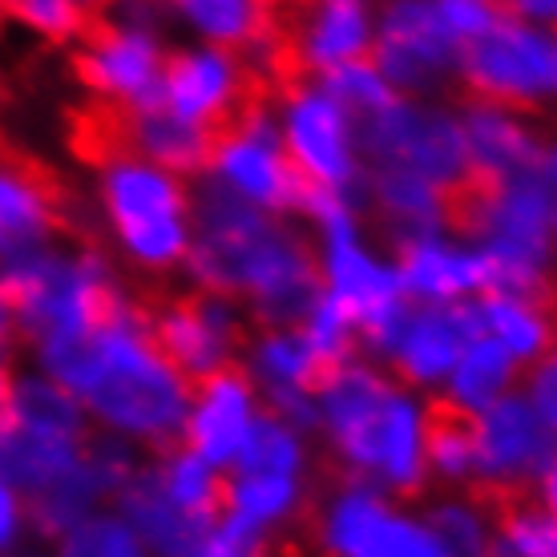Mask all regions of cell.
I'll return each mask as SVG.
<instances>
[{
  "instance_id": "obj_1",
  "label": "cell",
  "mask_w": 557,
  "mask_h": 557,
  "mask_svg": "<svg viewBox=\"0 0 557 557\" xmlns=\"http://www.w3.org/2000/svg\"><path fill=\"white\" fill-rule=\"evenodd\" d=\"M37 372L57 380L82 405L85 420L146 453L182 441L190 380L162 356L150 335V304L129 295L94 332L37 344Z\"/></svg>"
},
{
  "instance_id": "obj_2",
  "label": "cell",
  "mask_w": 557,
  "mask_h": 557,
  "mask_svg": "<svg viewBox=\"0 0 557 557\" xmlns=\"http://www.w3.org/2000/svg\"><path fill=\"white\" fill-rule=\"evenodd\" d=\"M190 223L195 231L182 271L202 292L243 304L255 323L295 327L323 295L315 247L287 219L202 182L198 195H190Z\"/></svg>"
},
{
  "instance_id": "obj_3",
  "label": "cell",
  "mask_w": 557,
  "mask_h": 557,
  "mask_svg": "<svg viewBox=\"0 0 557 557\" xmlns=\"http://www.w3.org/2000/svg\"><path fill=\"white\" fill-rule=\"evenodd\" d=\"M424 396L368 360H344L315 384V432L348 481L372 485L396 502L429 485L424 465Z\"/></svg>"
},
{
  "instance_id": "obj_4",
  "label": "cell",
  "mask_w": 557,
  "mask_h": 557,
  "mask_svg": "<svg viewBox=\"0 0 557 557\" xmlns=\"http://www.w3.org/2000/svg\"><path fill=\"white\" fill-rule=\"evenodd\" d=\"M557 158L545 153L502 182H465L448 195V235L485 255L488 292L549 299L557 231Z\"/></svg>"
},
{
  "instance_id": "obj_5",
  "label": "cell",
  "mask_w": 557,
  "mask_h": 557,
  "mask_svg": "<svg viewBox=\"0 0 557 557\" xmlns=\"http://www.w3.org/2000/svg\"><path fill=\"white\" fill-rule=\"evenodd\" d=\"M0 287L13 304L16 335H25L33 348L94 332L129 299L98 243H45L9 255L0 259Z\"/></svg>"
},
{
  "instance_id": "obj_6",
  "label": "cell",
  "mask_w": 557,
  "mask_h": 557,
  "mask_svg": "<svg viewBox=\"0 0 557 557\" xmlns=\"http://www.w3.org/2000/svg\"><path fill=\"white\" fill-rule=\"evenodd\" d=\"M98 231L126 267L141 275H174L190 255V186L129 150L106 153L98 166Z\"/></svg>"
},
{
  "instance_id": "obj_7",
  "label": "cell",
  "mask_w": 557,
  "mask_h": 557,
  "mask_svg": "<svg viewBox=\"0 0 557 557\" xmlns=\"http://www.w3.org/2000/svg\"><path fill=\"white\" fill-rule=\"evenodd\" d=\"M311 497V448L307 436L263 412L251 441L223 476V513L259 530L271 542L295 525Z\"/></svg>"
},
{
  "instance_id": "obj_8",
  "label": "cell",
  "mask_w": 557,
  "mask_h": 557,
  "mask_svg": "<svg viewBox=\"0 0 557 557\" xmlns=\"http://www.w3.org/2000/svg\"><path fill=\"white\" fill-rule=\"evenodd\" d=\"M473 424V493L502 505L513 497H542L554 505L557 448L554 424L530 408L521 392H509L485 412L469 417Z\"/></svg>"
},
{
  "instance_id": "obj_9",
  "label": "cell",
  "mask_w": 557,
  "mask_h": 557,
  "mask_svg": "<svg viewBox=\"0 0 557 557\" xmlns=\"http://www.w3.org/2000/svg\"><path fill=\"white\" fill-rule=\"evenodd\" d=\"M278 146L287 162L307 186L348 195L360 202V141H356V117L311 77H295L271 94Z\"/></svg>"
},
{
  "instance_id": "obj_10",
  "label": "cell",
  "mask_w": 557,
  "mask_h": 557,
  "mask_svg": "<svg viewBox=\"0 0 557 557\" xmlns=\"http://www.w3.org/2000/svg\"><path fill=\"white\" fill-rule=\"evenodd\" d=\"M320 557H448L429 517L360 481H339L311 513Z\"/></svg>"
},
{
  "instance_id": "obj_11",
  "label": "cell",
  "mask_w": 557,
  "mask_h": 557,
  "mask_svg": "<svg viewBox=\"0 0 557 557\" xmlns=\"http://www.w3.org/2000/svg\"><path fill=\"white\" fill-rule=\"evenodd\" d=\"M356 141L363 166L408 170L448 195L469 182L457 110L429 98H392L388 106L356 117Z\"/></svg>"
},
{
  "instance_id": "obj_12",
  "label": "cell",
  "mask_w": 557,
  "mask_h": 557,
  "mask_svg": "<svg viewBox=\"0 0 557 557\" xmlns=\"http://www.w3.org/2000/svg\"><path fill=\"white\" fill-rule=\"evenodd\" d=\"M457 82L476 101H497L521 113L545 110L557 89L554 33L505 13L485 37L460 49Z\"/></svg>"
},
{
  "instance_id": "obj_13",
  "label": "cell",
  "mask_w": 557,
  "mask_h": 557,
  "mask_svg": "<svg viewBox=\"0 0 557 557\" xmlns=\"http://www.w3.org/2000/svg\"><path fill=\"white\" fill-rule=\"evenodd\" d=\"M202 174L219 190L235 195L238 202L263 210V214H278V219L299 210L307 186L278 146L275 110H271L267 94L255 98L231 126H223L210 138V158Z\"/></svg>"
},
{
  "instance_id": "obj_14",
  "label": "cell",
  "mask_w": 557,
  "mask_h": 557,
  "mask_svg": "<svg viewBox=\"0 0 557 557\" xmlns=\"http://www.w3.org/2000/svg\"><path fill=\"white\" fill-rule=\"evenodd\" d=\"M166 45L158 25L126 21L117 13L98 16L73 45V77L82 82L89 101L122 113H138L158 106Z\"/></svg>"
},
{
  "instance_id": "obj_15",
  "label": "cell",
  "mask_w": 557,
  "mask_h": 557,
  "mask_svg": "<svg viewBox=\"0 0 557 557\" xmlns=\"http://www.w3.org/2000/svg\"><path fill=\"white\" fill-rule=\"evenodd\" d=\"M368 57L396 98H432L457 82L460 45L432 0H384Z\"/></svg>"
},
{
  "instance_id": "obj_16",
  "label": "cell",
  "mask_w": 557,
  "mask_h": 557,
  "mask_svg": "<svg viewBox=\"0 0 557 557\" xmlns=\"http://www.w3.org/2000/svg\"><path fill=\"white\" fill-rule=\"evenodd\" d=\"M247 332L251 327H247L243 304L202 292V287L166 295L162 304L150 307L153 344L190 384L214 376L223 368H235Z\"/></svg>"
},
{
  "instance_id": "obj_17",
  "label": "cell",
  "mask_w": 557,
  "mask_h": 557,
  "mask_svg": "<svg viewBox=\"0 0 557 557\" xmlns=\"http://www.w3.org/2000/svg\"><path fill=\"white\" fill-rule=\"evenodd\" d=\"M255 98H263V89L255 82V73L247 70V61L231 53V49L186 45L178 53H166L158 106L174 113L178 122H186V126L214 138Z\"/></svg>"
},
{
  "instance_id": "obj_18",
  "label": "cell",
  "mask_w": 557,
  "mask_h": 557,
  "mask_svg": "<svg viewBox=\"0 0 557 557\" xmlns=\"http://www.w3.org/2000/svg\"><path fill=\"white\" fill-rule=\"evenodd\" d=\"M77 195L53 166L0 138V259L73 235Z\"/></svg>"
},
{
  "instance_id": "obj_19",
  "label": "cell",
  "mask_w": 557,
  "mask_h": 557,
  "mask_svg": "<svg viewBox=\"0 0 557 557\" xmlns=\"http://www.w3.org/2000/svg\"><path fill=\"white\" fill-rule=\"evenodd\" d=\"M315 267H320L323 295H332L335 304L348 307L356 323L376 320V315H384L392 307L408 304L405 292H400L396 263L380 247H372V238L363 235L360 210L320 226Z\"/></svg>"
},
{
  "instance_id": "obj_20",
  "label": "cell",
  "mask_w": 557,
  "mask_h": 557,
  "mask_svg": "<svg viewBox=\"0 0 557 557\" xmlns=\"http://www.w3.org/2000/svg\"><path fill=\"white\" fill-rule=\"evenodd\" d=\"M278 33L295 77H323L372 53V0H295L278 9Z\"/></svg>"
},
{
  "instance_id": "obj_21",
  "label": "cell",
  "mask_w": 557,
  "mask_h": 557,
  "mask_svg": "<svg viewBox=\"0 0 557 557\" xmlns=\"http://www.w3.org/2000/svg\"><path fill=\"white\" fill-rule=\"evenodd\" d=\"M243 372L263 396V412L278 417L307 436L315 432V384L323 376V363L307 348L299 327L278 323H255V332L243 339Z\"/></svg>"
},
{
  "instance_id": "obj_22",
  "label": "cell",
  "mask_w": 557,
  "mask_h": 557,
  "mask_svg": "<svg viewBox=\"0 0 557 557\" xmlns=\"http://www.w3.org/2000/svg\"><path fill=\"white\" fill-rule=\"evenodd\" d=\"M259 417H263V396L235 363V368H223V372L190 384V408H186L178 445H186L219 473H226L243 445L251 441Z\"/></svg>"
},
{
  "instance_id": "obj_23",
  "label": "cell",
  "mask_w": 557,
  "mask_h": 557,
  "mask_svg": "<svg viewBox=\"0 0 557 557\" xmlns=\"http://www.w3.org/2000/svg\"><path fill=\"white\" fill-rule=\"evenodd\" d=\"M476 335H481V323H476L473 299L412 304L384 368L412 392H436Z\"/></svg>"
},
{
  "instance_id": "obj_24",
  "label": "cell",
  "mask_w": 557,
  "mask_h": 557,
  "mask_svg": "<svg viewBox=\"0 0 557 557\" xmlns=\"http://www.w3.org/2000/svg\"><path fill=\"white\" fill-rule=\"evenodd\" d=\"M457 117L473 182H502L509 174L530 170L533 162H542L545 153H554L549 138L533 126V113L469 98L457 110Z\"/></svg>"
},
{
  "instance_id": "obj_25",
  "label": "cell",
  "mask_w": 557,
  "mask_h": 557,
  "mask_svg": "<svg viewBox=\"0 0 557 557\" xmlns=\"http://www.w3.org/2000/svg\"><path fill=\"white\" fill-rule=\"evenodd\" d=\"M396 275L408 304H460L488 292L485 255L469 238L441 235L408 238L396 247Z\"/></svg>"
},
{
  "instance_id": "obj_26",
  "label": "cell",
  "mask_w": 557,
  "mask_h": 557,
  "mask_svg": "<svg viewBox=\"0 0 557 557\" xmlns=\"http://www.w3.org/2000/svg\"><path fill=\"white\" fill-rule=\"evenodd\" d=\"M110 509L122 513V521L138 533V542L146 545L150 557H202L207 533L214 525L207 517L186 513V509L170 502L166 493L158 488V481H153L150 465H138V473L117 488Z\"/></svg>"
},
{
  "instance_id": "obj_27",
  "label": "cell",
  "mask_w": 557,
  "mask_h": 557,
  "mask_svg": "<svg viewBox=\"0 0 557 557\" xmlns=\"http://www.w3.org/2000/svg\"><path fill=\"white\" fill-rule=\"evenodd\" d=\"M360 195L368 198L384 235L400 247L408 238L441 235L448 231V190L432 186L420 174L392 166H363Z\"/></svg>"
},
{
  "instance_id": "obj_28",
  "label": "cell",
  "mask_w": 557,
  "mask_h": 557,
  "mask_svg": "<svg viewBox=\"0 0 557 557\" xmlns=\"http://www.w3.org/2000/svg\"><path fill=\"white\" fill-rule=\"evenodd\" d=\"M85 441L89 436L37 429V424L9 417L0 424V481L16 488L25 502H33L37 493H45L82 460Z\"/></svg>"
},
{
  "instance_id": "obj_29",
  "label": "cell",
  "mask_w": 557,
  "mask_h": 557,
  "mask_svg": "<svg viewBox=\"0 0 557 557\" xmlns=\"http://www.w3.org/2000/svg\"><path fill=\"white\" fill-rule=\"evenodd\" d=\"M162 16L186 28L198 45L247 57L278 33V9L259 0H162Z\"/></svg>"
},
{
  "instance_id": "obj_30",
  "label": "cell",
  "mask_w": 557,
  "mask_h": 557,
  "mask_svg": "<svg viewBox=\"0 0 557 557\" xmlns=\"http://www.w3.org/2000/svg\"><path fill=\"white\" fill-rule=\"evenodd\" d=\"M476 323L497 348H505L521 368L549 360L554 348V311L549 299L517 292H481L476 295Z\"/></svg>"
},
{
  "instance_id": "obj_31",
  "label": "cell",
  "mask_w": 557,
  "mask_h": 557,
  "mask_svg": "<svg viewBox=\"0 0 557 557\" xmlns=\"http://www.w3.org/2000/svg\"><path fill=\"white\" fill-rule=\"evenodd\" d=\"M122 146L129 153H138L153 166H162L174 178H190L202 174L210 158V134L178 122L174 113H166L162 106L138 113H122Z\"/></svg>"
},
{
  "instance_id": "obj_32",
  "label": "cell",
  "mask_w": 557,
  "mask_h": 557,
  "mask_svg": "<svg viewBox=\"0 0 557 557\" xmlns=\"http://www.w3.org/2000/svg\"><path fill=\"white\" fill-rule=\"evenodd\" d=\"M517 380H521V363L505 348H497L488 335H476L441 384L445 388L441 408L457 412V417H476L488 405H497L502 396L517 392Z\"/></svg>"
},
{
  "instance_id": "obj_33",
  "label": "cell",
  "mask_w": 557,
  "mask_h": 557,
  "mask_svg": "<svg viewBox=\"0 0 557 557\" xmlns=\"http://www.w3.org/2000/svg\"><path fill=\"white\" fill-rule=\"evenodd\" d=\"M150 469H153L158 488H162L178 509H186V513H195V517H207V521H214V517L223 513V473H219L214 465H207L198 453H190L186 445H174V448H166V453H158V457L150 460Z\"/></svg>"
},
{
  "instance_id": "obj_34",
  "label": "cell",
  "mask_w": 557,
  "mask_h": 557,
  "mask_svg": "<svg viewBox=\"0 0 557 557\" xmlns=\"http://www.w3.org/2000/svg\"><path fill=\"white\" fill-rule=\"evenodd\" d=\"M493 557H557V517L542 497L493 505Z\"/></svg>"
},
{
  "instance_id": "obj_35",
  "label": "cell",
  "mask_w": 557,
  "mask_h": 557,
  "mask_svg": "<svg viewBox=\"0 0 557 557\" xmlns=\"http://www.w3.org/2000/svg\"><path fill=\"white\" fill-rule=\"evenodd\" d=\"M424 517L448 557H493V502H485L481 493L469 488L441 497Z\"/></svg>"
},
{
  "instance_id": "obj_36",
  "label": "cell",
  "mask_w": 557,
  "mask_h": 557,
  "mask_svg": "<svg viewBox=\"0 0 557 557\" xmlns=\"http://www.w3.org/2000/svg\"><path fill=\"white\" fill-rule=\"evenodd\" d=\"M13 420H25V424H37V429H53V432H70V436H89V420H85L82 405L73 400V392H65L57 380H49L45 372H16L13 380V408H9Z\"/></svg>"
},
{
  "instance_id": "obj_37",
  "label": "cell",
  "mask_w": 557,
  "mask_h": 557,
  "mask_svg": "<svg viewBox=\"0 0 557 557\" xmlns=\"http://www.w3.org/2000/svg\"><path fill=\"white\" fill-rule=\"evenodd\" d=\"M424 465L429 481L436 476L448 488L473 485V424L448 408H432L424 429Z\"/></svg>"
},
{
  "instance_id": "obj_38",
  "label": "cell",
  "mask_w": 557,
  "mask_h": 557,
  "mask_svg": "<svg viewBox=\"0 0 557 557\" xmlns=\"http://www.w3.org/2000/svg\"><path fill=\"white\" fill-rule=\"evenodd\" d=\"M49 557H150L117 509H98L49 545Z\"/></svg>"
},
{
  "instance_id": "obj_39",
  "label": "cell",
  "mask_w": 557,
  "mask_h": 557,
  "mask_svg": "<svg viewBox=\"0 0 557 557\" xmlns=\"http://www.w3.org/2000/svg\"><path fill=\"white\" fill-rule=\"evenodd\" d=\"M0 16L45 45H77L94 25V13L77 0H0Z\"/></svg>"
},
{
  "instance_id": "obj_40",
  "label": "cell",
  "mask_w": 557,
  "mask_h": 557,
  "mask_svg": "<svg viewBox=\"0 0 557 557\" xmlns=\"http://www.w3.org/2000/svg\"><path fill=\"white\" fill-rule=\"evenodd\" d=\"M295 327L304 332L307 348L315 351V360L323 363V372L344 360H356V351H360V339H356V315H351L344 304H335L332 295H320V299L311 304V311H307Z\"/></svg>"
},
{
  "instance_id": "obj_41",
  "label": "cell",
  "mask_w": 557,
  "mask_h": 557,
  "mask_svg": "<svg viewBox=\"0 0 557 557\" xmlns=\"http://www.w3.org/2000/svg\"><path fill=\"white\" fill-rule=\"evenodd\" d=\"M315 82L332 94L351 117H363V113L380 110V106H388L396 94H392V85L384 82V73L372 65V57H363V61H348V65H339V70L323 73Z\"/></svg>"
},
{
  "instance_id": "obj_42",
  "label": "cell",
  "mask_w": 557,
  "mask_h": 557,
  "mask_svg": "<svg viewBox=\"0 0 557 557\" xmlns=\"http://www.w3.org/2000/svg\"><path fill=\"white\" fill-rule=\"evenodd\" d=\"M0 557H49V545L28 521V502L0 481Z\"/></svg>"
},
{
  "instance_id": "obj_43",
  "label": "cell",
  "mask_w": 557,
  "mask_h": 557,
  "mask_svg": "<svg viewBox=\"0 0 557 557\" xmlns=\"http://www.w3.org/2000/svg\"><path fill=\"white\" fill-rule=\"evenodd\" d=\"M432 9L445 21L448 33L457 37L460 49L469 41H476V37H485L488 28L505 16L502 0H432Z\"/></svg>"
},
{
  "instance_id": "obj_44",
  "label": "cell",
  "mask_w": 557,
  "mask_h": 557,
  "mask_svg": "<svg viewBox=\"0 0 557 557\" xmlns=\"http://www.w3.org/2000/svg\"><path fill=\"white\" fill-rule=\"evenodd\" d=\"M267 537L251 525H243L235 517L219 513L214 525L207 533V545H202V557H267Z\"/></svg>"
},
{
  "instance_id": "obj_45",
  "label": "cell",
  "mask_w": 557,
  "mask_h": 557,
  "mask_svg": "<svg viewBox=\"0 0 557 557\" xmlns=\"http://www.w3.org/2000/svg\"><path fill=\"white\" fill-rule=\"evenodd\" d=\"M530 408L537 412L542 420L557 424V376H554V360H542L530 368V376H525V392H521Z\"/></svg>"
},
{
  "instance_id": "obj_46",
  "label": "cell",
  "mask_w": 557,
  "mask_h": 557,
  "mask_svg": "<svg viewBox=\"0 0 557 557\" xmlns=\"http://www.w3.org/2000/svg\"><path fill=\"white\" fill-rule=\"evenodd\" d=\"M557 13V0H509V16L525 21V25L549 28Z\"/></svg>"
},
{
  "instance_id": "obj_47",
  "label": "cell",
  "mask_w": 557,
  "mask_h": 557,
  "mask_svg": "<svg viewBox=\"0 0 557 557\" xmlns=\"http://www.w3.org/2000/svg\"><path fill=\"white\" fill-rule=\"evenodd\" d=\"M16 344V315H13V304H9V295L0 287V356H9Z\"/></svg>"
},
{
  "instance_id": "obj_48",
  "label": "cell",
  "mask_w": 557,
  "mask_h": 557,
  "mask_svg": "<svg viewBox=\"0 0 557 557\" xmlns=\"http://www.w3.org/2000/svg\"><path fill=\"white\" fill-rule=\"evenodd\" d=\"M13 380H16V368L9 356H0V424L9 420V408H13Z\"/></svg>"
},
{
  "instance_id": "obj_49",
  "label": "cell",
  "mask_w": 557,
  "mask_h": 557,
  "mask_svg": "<svg viewBox=\"0 0 557 557\" xmlns=\"http://www.w3.org/2000/svg\"><path fill=\"white\" fill-rule=\"evenodd\" d=\"M77 4H82V9H89V13H106L113 0H77Z\"/></svg>"
},
{
  "instance_id": "obj_50",
  "label": "cell",
  "mask_w": 557,
  "mask_h": 557,
  "mask_svg": "<svg viewBox=\"0 0 557 557\" xmlns=\"http://www.w3.org/2000/svg\"><path fill=\"white\" fill-rule=\"evenodd\" d=\"M259 4H267V9H287V4H295V0H259Z\"/></svg>"
}]
</instances>
